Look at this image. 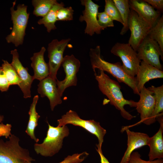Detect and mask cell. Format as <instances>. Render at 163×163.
<instances>
[{
    "mask_svg": "<svg viewBox=\"0 0 163 163\" xmlns=\"http://www.w3.org/2000/svg\"><path fill=\"white\" fill-rule=\"evenodd\" d=\"M15 1L10 8L13 29L10 34L6 37V39L7 43H12L17 47L23 43L30 14L27 12V6L24 4L18 5L17 9L15 10Z\"/></svg>",
    "mask_w": 163,
    "mask_h": 163,
    "instance_id": "obj_5",
    "label": "cell"
},
{
    "mask_svg": "<svg viewBox=\"0 0 163 163\" xmlns=\"http://www.w3.org/2000/svg\"><path fill=\"white\" fill-rule=\"evenodd\" d=\"M71 39L68 38L59 41L53 40L48 45L47 50L49 61V76L56 81L57 71L61 65L64 57L63 54L65 49Z\"/></svg>",
    "mask_w": 163,
    "mask_h": 163,
    "instance_id": "obj_11",
    "label": "cell"
},
{
    "mask_svg": "<svg viewBox=\"0 0 163 163\" xmlns=\"http://www.w3.org/2000/svg\"><path fill=\"white\" fill-rule=\"evenodd\" d=\"M64 6V4L62 2L55 4L46 15L38 21V24L40 25L43 24L49 33L52 30H55L56 28L55 23L57 21L56 17L57 11Z\"/></svg>",
    "mask_w": 163,
    "mask_h": 163,
    "instance_id": "obj_23",
    "label": "cell"
},
{
    "mask_svg": "<svg viewBox=\"0 0 163 163\" xmlns=\"http://www.w3.org/2000/svg\"><path fill=\"white\" fill-rule=\"evenodd\" d=\"M118 9L123 22L120 34L124 35L129 30L128 19L130 9L128 0H113Z\"/></svg>",
    "mask_w": 163,
    "mask_h": 163,
    "instance_id": "obj_24",
    "label": "cell"
},
{
    "mask_svg": "<svg viewBox=\"0 0 163 163\" xmlns=\"http://www.w3.org/2000/svg\"><path fill=\"white\" fill-rule=\"evenodd\" d=\"M32 3L34 8L33 14L36 16L43 17L58 2L56 0H33Z\"/></svg>",
    "mask_w": 163,
    "mask_h": 163,
    "instance_id": "obj_25",
    "label": "cell"
},
{
    "mask_svg": "<svg viewBox=\"0 0 163 163\" xmlns=\"http://www.w3.org/2000/svg\"><path fill=\"white\" fill-rule=\"evenodd\" d=\"M48 129L46 137L42 143H35L34 150L37 154L45 157H51L58 153L62 148L64 139L69 134L68 126L54 127L47 121Z\"/></svg>",
    "mask_w": 163,
    "mask_h": 163,
    "instance_id": "obj_3",
    "label": "cell"
},
{
    "mask_svg": "<svg viewBox=\"0 0 163 163\" xmlns=\"http://www.w3.org/2000/svg\"><path fill=\"white\" fill-rule=\"evenodd\" d=\"M126 130L127 136V147L120 163H128L131 153L135 149L148 145L149 138L146 134L130 131L128 128L123 129Z\"/></svg>",
    "mask_w": 163,
    "mask_h": 163,
    "instance_id": "obj_17",
    "label": "cell"
},
{
    "mask_svg": "<svg viewBox=\"0 0 163 163\" xmlns=\"http://www.w3.org/2000/svg\"><path fill=\"white\" fill-rule=\"evenodd\" d=\"M1 123H0V137L5 136L7 138L11 134L10 129L11 125L8 124L5 125Z\"/></svg>",
    "mask_w": 163,
    "mask_h": 163,
    "instance_id": "obj_35",
    "label": "cell"
},
{
    "mask_svg": "<svg viewBox=\"0 0 163 163\" xmlns=\"http://www.w3.org/2000/svg\"><path fill=\"white\" fill-rule=\"evenodd\" d=\"M74 10L71 6L62 7L58 10L56 13L57 21H70L73 19Z\"/></svg>",
    "mask_w": 163,
    "mask_h": 163,
    "instance_id": "obj_29",
    "label": "cell"
},
{
    "mask_svg": "<svg viewBox=\"0 0 163 163\" xmlns=\"http://www.w3.org/2000/svg\"><path fill=\"white\" fill-rule=\"evenodd\" d=\"M104 11L113 21L123 22L120 12L112 0H105Z\"/></svg>",
    "mask_w": 163,
    "mask_h": 163,
    "instance_id": "obj_28",
    "label": "cell"
},
{
    "mask_svg": "<svg viewBox=\"0 0 163 163\" xmlns=\"http://www.w3.org/2000/svg\"><path fill=\"white\" fill-rule=\"evenodd\" d=\"M38 87L37 91L40 96L46 97L49 99L52 111L56 106L62 103V96L58 89L56 81L48 76L40 81Z\"/></svg>",
    "mask_w": 163,
    "mask_h": 163,
    "instance_id": "obj_16",
    "label": "cell"
},
{
    "mask_svg": "<svg viewBox=\"0 0 163 163\" xmlns=\"http://www.w3.org/2000/svg\"><path fill=\"white\" fill-rule=\"evenodd\" d=\"M6 141L0 139V163H27L35 161L28 150L22 147L20 139L11 134Z\"/></svg>",
    "mask_w": 163,
    "mask_h": 163,
    "instance_id": "obj_4",
    "label": "cell"
},
{
    "mask_svg": "<svg viewBox=\"0 0 163 163\" xmlns=\"http://www.w3.org/2000/svg\"><path fill=\"white\" fill-rule=\"evenodd\" d=\"M10 86L3 69L0 66V91L2 92L7 91Z\"/></svg>",
    "mask_w": 163,
    "mask_h": 163,
    "instance_id": "obj_33",
    "label": "cell"
},
{
    "mask_svg": "<svg viewBox=\"0 0 163 163\" xmlns=\"http://www.w3.org/2000/svg\"><path fill=\"white\" fill-rule=\"evenodd\" d=\"M88 155L89 154L86 152L80 153H75L68 155L62 161L58 163H80L83 161ZM27 163H32V162L29 161Z\"/></svg>",
    "mask_w": 163,
    "mask_h": 163,
    "instance_id": "obj_30",
    "label": "cell"
},
{
    "mask_svg": "<svg viewBox=\"0 0 163 163\" xmlns=\"http://www.w3.org/2000/svg\"><path fill=\"white\" fill-rule=\"evenodd\" d=\"M65 73V79L61 81L56 80L58 91L62 97L63 92L67 88L77 85V74L80 66L79 60L73 55H66L64 57L61 65Z\"/></svg>",
    "mask_w": 163,
    "mask_h": 163,
    "instance_id": "obj_10",
    "label": "cell"
},
{
    "mask_svg": "<svg viewBox=\"0 0 163 163\" xmlns=\"http://www.w3.org/2000/svg\"><path fill=\"white\" fill-rule=\"evenodd\" d=\"M154 8L161 12L163 10V0H144Z\"/></svg>",
    "mask_w": 163,
    "mask_h": 163,
    "instance_id": "obj_34",
    "label": "cell"
},
{
    "mask_svg": "<svg viewBox=\"0 0 163 163\" xmlns=\"http://www.w3.org/2000/svg\"><path fill=\"white\" fill-rule=\"evenodd\" d=\"M2 65L6 77L10 85H18V86L21 82V80L14 67L7 60H2Z\"/></svg>",
    "mask_w": 163,
    "mask_h": 163,
    "instance_id": "obj_27",
    "label": "cell"
},
{
    "mask_svg": "<svg viewBox=\"0 0 163 163\" xmlns=\"http://www.w3.org/2000/svg\"><path fill=\"white\" fill-rule=\"evenodd\" d=\"M57 126L61 127L68 124L79 126L84 128L97 138L98 143L96 145L97 149L102 151L101 147L106 130L100 125V123L94 120L81 119L75 111L69 110L57 120Z\"/></svg>",
    "mask_w": 163,
    "mask_h": 163,
    "instance_id": "obj_6",
    "label": "cell"
},
{
    "mask_svg": "<svg viewBox=\"0 0 163 163\" xmlns=\"http://www.w3.org/2000/svg\"><path fill=\"white\" fill-rule=\"evenodd\" d=\"M136 77L137 89L139 93L145 83L150 80L162 78L163 71L142 61L139 67Z\"/></svg>",
    "mask_w": 163,
    "mask_h": 163,
    "instance_id": "obj_19",
    "label": "cell"
},
{
    "mask_svg": "<svg viewBox=\"0 0 163 163\" xmlns=\"http://www.w3.org/2000/svg\"><path fill=\"white\" fill-rule=\"evenodd\" d=\"M97 17L99 25L103 29L114 26L113 20L104 11L98 12Z\"/></svg>",
    "mask_w": 163,
    "mask_h": 163,
    "instance_id": "obj_31",
    "label": "cell"
},
{
    "mask_svg": "<svg viewBox=\"0 0 163 163\" xmlns=\"http://www.w3.org/2000/svg\"><path fill=\"white\" fill-rule=\"evenodd\" d=\"M100 71L99 74L95 73L94 75L100 91L108 98L110 104L120 111L123 118L130 120L135 117L124 109V106L128 105L130 107H136L137 102L125 99L119 83L111 79L102 70Z\"/></svg>",
    "mask_w": 163,
    "mask_h": 163,
    "instance_id": "obj_1",
    "label": "cell"
},
{
    "mask_svg": "<svg viewBox=\"0 0 163 163\" xmlns=\"http://www.w3.org/2000/svg\"><path fill=\"white\" fill-rule=\"evenodd\" d=\"M129 8L151 27L160 18L161 12L154 8L144 0H129Z\"/></svg>",
    "mask_w": 163,
    "mask_h": 163,
    "instance_id": "obj_15",
    "label": "cell"
},
{
    "mask_svg": "<svg viewBox=\"0 0 163 163\" xmlns=\"http://www.w3.org/2000/svg\"><path fill=\"white\" fill-rule=\"evenodd\" d=\"M156 120L160 123V127L157 132L152 137H149V139L148 145L150 149L149 154V161L163 158V113H160Z\"/></svg>",
    "mask_w": 163,
    "mask_h": 163,
    "instance_id": "obj_18",
    "label": "cell"
},
{
    "mask_svg": "<svg viewBox=\"0 0 163 163\" xmlns=\"http://www.w3.org/2000/svg\"><path fill=\"white\" fill-rule=\"evenodd\" d=\"M4 116L3 115H0V123H1L4 119Z\"/></svg>",
    "mask_w": 163,
    "mask_h": 163,
    "instance_id": "obj_37",
    "label": "cell"
},
{
    "mask_svg": "<svg viewBox=\"0 0 163 163\" xmlns=\"http://www.w3.org/2000/svg\"><path fill=\"white\" fill-rule=\"evenodd\" d=\"M139 95L140 99L137 102L136 109L140 115L141 120L139 123L145 124L153 111L155 95L153 91L145 86L141 90Z\"/></svg>",
    "mask_w": 163,
    "mask_h": 163,
    "instance_id": "obj_14",
    "label": "cell"
},
{
    "mask_svg": "<svg viewBox=\"0 0 163 163\" xmlns=\"http://www.w3.org/2000/svg\"><path fill=\"white\" fill-rule=\"evenodd\" d=\"M11 53L12 55L11 65L14 68L21 82L18 86L23 93L25 98L31 97L30 88L34 80L33 76L30 75L28 72V69L22 65L19 59V56L17 49L11 50Z\"/></svg>",
    "mask_w": 163,
    "mask_h": 163,
    "instance_id": "obj_13",
    "label": "cell"
},
{
    "mask_svg": "<svg viewBox=\"0 0 163 163\" xmlns=\"http://www.w3.org/2000/svg\"><path fill=\"white\" fill-rule=\"evenodd\" d=\"M39 96L38 95L35 96L33 98L28 112L29 119L25 130L27 134L36 143L38 142L39 139L35 136L34 131L36 127L38 125V120L40 117L36 110V105Z\"/></svg>",
    "mask_w": 163,
    "mask_h": 163,
    "instance_id": "obj_21",
    "label": "cell"
},
{
    "mask_svg": "<svg viewBox=\"0 0 163 163\" xmlns=\"http://www.w3.org/2000/svg\"><path fill=\"white\" fill-rule=\"evenodd\" d=\"M128 163H163V160L161 158L152 161H145L141 158L140 154L136 152L131 153Z\"/></svg>",
    "mask_w": 163,
    "mask_h": 163,
    "instance_id": "obj_32",
    "label": "cell"
},
{
    "mask_svg": "<svg viewBox=\"0 0 163 163\" xmlns=\"http://www.w3.org/2000/svg\"><path fill=\"white\" fill-rule=\"evenodd\" d=\"M128 26L131 34L128 43L136 52L151 27L141 19L134 11L130 9Z\"/></svg>",
    "mask_w": 163,
    "mask_h": 163,
    "instance_id": "obj_9",
    "label": "cell"
},
{
    "mask_svg": "<svg viewBox=\"0 0 163 163\" xmlns=\"http://www.w3.org/2000/svg\"><path fill=\"white\" fill-rule=\"evenodd\" d=\"M148 88L153 91L155 95V107L151 116L145 123L150 125L155 123L157 117L163 111V85L158 87L152 86Z\"/></svg>",
    "mask_w": 163,
    "mask_h": 163,
    "instance_id": "obj_22",
    "label": "cell"
},
{
    "mask_svg": "<svg viewBox=\"0 0 163 163\" xmlns=\"http://www.w3.org/2000/svg\"><path fill=\"white\" fill-rule=\"evenodd\" d=\"M81 4L85 7L83 11V15H81L79 21H85L86 24L85 33L90 36L95 33L100 34L104 29L99 25L97 21L98 9L100 6L91 0H82Z\"/></svg>",
    "mask_w": 163,
    "mask_h": 163,
    "instance_id": "obj_12",
    "label": "cell"
},
{
    "mask_svg": "<svg viewBox=\"0 0 163 163\" xmlns=\"http://www.w3.org/2000/svg\"><path fill=\"white\" fill-rule=\"evenodd\" d=\"M46 50L44 47H42L39 52L34 53L30 58L32 61L31 66L34 73V79L40 81L47 77L49 74L48 64L45 62L44 58Z\"/></svg>",
    "mask_w": 163,
    "mask_h": 163,
    "instance_id": "obj_20",
    "label": "cell"
},
{
    "mask_svg": "<svg viewBox=\"0 0 163 163\" xmlns=\"http://www.w3.org/2000/svg\"><path fill=\"white\" fill-rule=\"evenodd\" d=\"M110 51L120 58L126 73L130 77H135L141 61L139 59L137 52L128 43L117 42L113 46Z\"/></svg>",
    "mask_w": 163,
    "mask_h": 163,
    "instance_id": "obj_7",
    "label": "cell"
},
{
    "mask_svg": "<svg viewBox=\"0 0 163 163\" xmlns=\"http://www.w3.org/2000/svg\"><path fill=\"white\" fill-rule=\"evenodd\" d=\"M89 54L91 65L94 73H96V69L106 71L115 78L118 82H123L128 85L135 94L139 95V93L137 89L136 77H132L128 75L120 62L113 63L105 60L101 56L99 46L91 49Z\"/></svg>",
    "mask_w": 163,
    "mask_h": 163,
    "instance_id": "obj_2",
    "label": "cell"
},
{
    "mask_svg": "<svg viewBox=\"0 0 163 163\" xmlns=\"http://www.w3.org/2000/svg\"><path fill=\"white\" fill-rule=\"evenodd\" d=\"M140 60L163 71L162 66L159 59L163 61V52L157 43L147 36L139 46L137 52Z\"/></svg>",
    "mask_w": 163,
    "mask_h": 163,
    "instance_id": "obj_8",
    "label": "cell"
},
{
    "mask_svg": "<svg viewBox=\"0 0 163 163\" xmlns=\"http://www.w3.org/2000/svg\"><path fill=\"white\" fill-rule=\"evenodd\" d=\"M96 150L100 156L101 163H110L103 155L102 151H100L97 149H96Z\"/></svg>",
    "mask_w": 163,
    "mask_h": 163,
    "instance_id": "obj_36",
    "label": "cell"
},
{
    "mask_svg": "<svg viewBox=\"0 0 163 163\" xmlns=\"http://www.w3.org/2000/svg\"><path fill=\"white\" fill-rule=\"evenodd\" d=\"M148 36L155 41L163 52V16L158 19L155 24L150 29Z\"/></svg>",
    "mask_w": 163,
    "mask_h": 163,
    "instance_id": "obj_26",
    "label": "cell"
}]
</instances>
